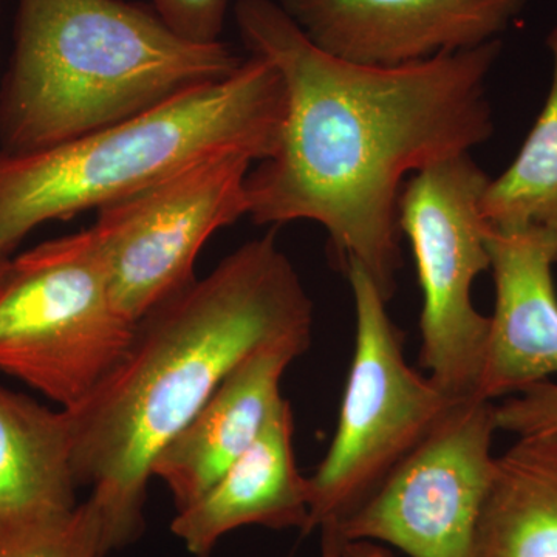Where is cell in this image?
<instances>
[{"label":"cell","instance_id":"1","mask_svg":"<svg viewBox=\"0 0 557 557\" xmlns=\"http://www.w3.org/2000/svg\"><path fill=\"white\" fill-rule=\"evenodd\" d=\"M234 17L285 98L277 148L248 174L249 218L318 223L341 269L358 263L388 302L403 269V183L493 137L486 84L500 39L383 67L319 49L274 0H237Z\"/></svg>","mask_w":557,"mask_h":557},{"label":"cell","instance_id":"12","mask_svg":"<svg viewBox=\"0 0 557 557\" xmlns=\"http://www.w3.org/2000/svg\"><path fill=\"white\" fill-rule=\"evenodd\" d=\"M311 341L270 344L231 370L199 412L161 449L152 478L170 490L175 508L199 500L256 442L281 405V381Z\"/></svg>","mask_w":557,"mask_h":557},{"label":"cell","instance_id":"5","mask_svg":"<svg viewBox=\"0 0 557 557\" xmlns=\"http://www.w3.org/2000/svg\"><path fill=\"white\" fill-rule=\"evenodd\" d=\"M135 327L116 307L90 228L11 258L0 278V372L62 409L115 369Z\"/></svg>","mask_w":557,"mask_h":557},{"label":"cell","instance_id":"13","mask_svg":"<svg viewBox=\"0 0 557 557\" xmlns=\"http://www.w3.org/2000/svg\"><path fill=\"white\" fill-rule=\"evenodd\" d=\"M293 437L295 417L284 398L256 442L199 500L172 519V534L186 552L208 557L226 534L244 527L307 533L309 478L296 465Z\"/></svg>","mask_w":557,"mask_h":557},{"label":"cell","instance_id":"9","mask_svg":"<svg viewBox=\"0 0 557 557\" xmlns=\"http://www.w3.org/2000/svg\"><path fill=\"white\" fill-rule=\"evenodd\" d=\"M496 431L493 401L458 399L336 530L346 541L375 542L409 557H478L480 518L496 469Z\"/></svg>","mask_w":557,"mask_h":557},{"label":"cell","instance_id":"7","mask_svg":"<svg viewBox=\"0 0 557 557\" xmlns=\"http://www.w3.org/2000/svg\"><path fill=\"white\" fill-rule=\"evenodd\" d=\"M487 183L467 153L410 175L398 201L423 295L420 364L454 398L475 397L490 330L472 302L475 278L490 270Z\"/></svg>","mask_w":557,"mask_h":557},{"label":"cell","instance_id":"8","mask_svg":"<svg viewBox=\"0 0 557 557\" xmlns=\"http://www.w3.org/2000/svg\"><path fill=\"white\" fill-rule=\"evenodd\" d=\"M255 160L222 152L98 209L90 226L116 307L132 322L196 281L201 248L248 215Z\"/></svg>","mask_w":557,"mask_h":557},{"label":"cell","instance_id":"2","mask_svg":"<svg viewBox=\"0 0 557 557\" xmlns=\"http://www.w3.org/2000/svg\"><path fill=\"white\" fill-rule=\"evenodd\" d=\"M311 335L313 304L274 231L139 319L115 369L67 409L76 479L90 487L106 555L141 536L153 461L231 370Z\"/></svg>","mask_w":557,"mask_h":557},{"label":"cell","instance_id":"21","mask_svg":"<svg viewBox=\"0 0 557 557\" xmlns=\"http://www.w3.org/2000/svg\"><path fill=\"white\" fill-rule=\"evenodd\" d=\"M321 557H339L341 536L335 527L321 528Z\"/></svg>","mask_w":557,"mask_h":557},{"label":"cell","instance_id":"16","mask_svg":"<svg viewBox=\"0 0 557 557\" xmlns=\"http://www.w3.org/2000/svg\"><path fill=\"white\" fill-rule=\"evenodd\" d=\"M547 46L553 60L547 101L511 166L483 193L482 214L491 228H544L557 236V27Z\"/></svg>","mask_w":557,"mask_h":557},{"label":"cell","instance_id":"3","mask_svg":"<svg viewBox=\"0 0 557 557\" xmlns=\"http://www.w3.org/2000/svg\"><path fill=\"white\" fill-rule=\"evenodd\" d=\"M228 44L180 38L124 0H20L0 81V150L54 148L231 75Z\"/></svg>","mask_w":557,"mask_h":557},{"label":"cell","instance_id":"11","mask_svg":"<svg viewBox=\"0 0 557 557\" xmlns=\"http://www.w3.org/2000/svg\"><path fill=\"white\" fill-rule=\"evenodd\" d=\"M487 251L496 306L475 397L493 401L557 373V236L490 226Z\"/></svg>","mask_w":557,"mask_h":557},{"label":"cell","instance_id":"19","mask_svg":"<svg viewBox=\"0 0 557 557\" xmlns=\"http://www.w3.org/2000/svg\"><path fill=\"white\" fill-rule=\"evenodd\" d=\"M231 0H152L157 16L180 38L220 42Z\"/></svg>","mask_w":557,"mask_h":557},{"label":"cell","instance_id":"18","mask_svg":"<svg viewBox=\"0 0 557 557\" xmlns=\"http://www.w3.org/2000/svg\"><path fill=\"white\" fill-rule=\"evenodd\" d=\"M494 420L497 431L519 437L557 434V384L542 381L494 406Z\"/></svg>","mask_w":557,"mask_h":557},{"label":"cell","instance_id":"15","mask_svg":"<svg viewBox=\"0 0 557 557\" xmlns=\"http://www.w3.org/2000/svg\"><path fill=\"white\" fill-rule=\"evenodd\" d=\"M478 557H557V434L520 437L496 457Z\"/></svg>","mask_w":557,"mask_h":557},{"label":"cell","instance_id":"22","mask_svg":"<svg viewBox=\"0 0 557 557\" xmlns=\"http://www.w3.org/2000/svg\"><path fill=\"white\" fill-rule=\"evenodd\" d=\"M11 262V258H7V256L0 255V278L3 277V274L7 273V270H9Z\"/></svg>","mask_w":557,"mask_h":557},{"label":"cell","instance_id":"20","mask_svg":"<svg viewBox=\"0 0 557 557\" xmlns=\"http://www.w3.org/2000/svg\"><path fill=\"white\" fill-rule=\"evenodd\" d=\"M341 536V534H339ZM339 557H395L391 548L368 541H346L341 536Z\"/></svg>","mask_w":557,"mask_h":557},{"label":"cell","instance_id":"17","mask_svg":"<svg viewBox=\"0 0 557 557\" xmlns=\"http://www.w3.org/2000/svg\"><path fill=\"white\" fill-rule=\"evenodd\" d=\"M102 523L87 498L62 515L0 516V557H106Z\"/></svg>","mask_w":557,"mask_h":557},{"label":"cell","instance_id":"6","mask_svg":"<svg viewBox=\"0 0 557 557\" xmlns=\"http://www.w3.org/2000/svg\"><path fill=\"white\" fill-rule=\"evenodd\" d=\"M343 270L354 295L355 351L335 437L309 478L306 534L358 511L461 399L410 368L387 300L358 263Z\"/></svg>","mask_w":557,"mask_h":557},{"label":"cell","instance_id":"14","mask_svg":"<svg viewBox=\"0 0 557 557\" xmlns=\"http://www.w3.org/2000/svg\"><path fill=\"white\" fill-rule=\"evenodd\" d=\"M67 409L0 384V516L62 515L78 507Z\"/></svg>","mask_w":557,"mask_h":557},{"label":"cell","instance_id":"10","mask_svg":"<svg viewBox=\"0 0 557 557\" xmlns=\"http://www.w3.org/2000/svg\"><path fill=\"white\" fill-rule=\"evenodd\" d=\"M319 49L359 64L397 65L497 40L527 0H277Z\"/></svg>","mask_w":557,"mask_h":557},{"label":"cell","instance_id":"23","mask_svg":"<svg viewBox=\"0 0 557 557\" xmlns=\"http://www.w3.org/2000/svg\"><path fill=\"white\" fill-rule=\"evenodd\" d=\"M0 81H2V78H0Z\"/></svg>","mask_w":557,"mask_h":557},{"label":"cell","instance_id":"4","mask_svg":"<svg viewBox=\"0 0 557 557\" xmlns=\"http://www.w3.org/2000/svg\"><path fill=\"white\" fill-rule=\"evenodd\" d=\"M284 112L277 70L249 54L225 78L64 145L22 156L0 150V255L11 258L44 223L106 207L215 153L270 159Z\"/></svg>","mask_w":557,"mask_h":557}]
</instances>
